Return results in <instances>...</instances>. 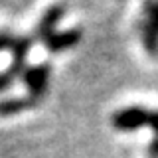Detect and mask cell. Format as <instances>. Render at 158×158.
Segmentation results:
<instances>
[{
    "instance_id": "5",
    "label": "cell",
    "mask_w": 158,
    "mask_h": 158,
    "mask_svg": "<svg viewBox=\"0 0 158 158\" xmlns=\"http://www.w3.org/2000/svg\"><path fill=\"white\" fill-rule=\"evenodd\" d=\"M83 38V30L81 28H71V30H65V32H53L52 36H49L46 42H44V46H46L48 52L52 53H59V52H65V49H71L73 46H77L79 42H81Z\"/></svg>"
},
{
    "instance_id": "8",
    "label": "cell",
    "mask_w": 158,
    "mask_h": 158,
    "mask_svg": "<svg viewBox=\"0 0 158 158\" xmlns=\"http://www.w3.org/2000/svg\"><path fill=\"white\" fill-rule=\"evenodd\" d=\"M14 40H16V38H14L10 32H0V52H2V49H10V48H12Z\"/></svg>"
},
{
    "instance_id": "7",
    "label": "cell",
    "mask_w": 158,
    "mask_h": 158,
    "mask_svg": "<svg viewBox=\"0 0 158 158\" xmlns=\"http://www.w3.org/2000/svg\"><path fill=\"white\" fill-rule=\"evenodd\" d=\"M40 101L32 97H10V99H2L0 101V117H14L20 115L24 111H30L38 105Z\"/></svg>"
},
{
    "instance_id": "4",
    "label": "cell",
    "mask_w": 158,
    "mask_h": 158,
    "mask_svg": "<svg viewBox=\"0 0 158 158\" xmlns=\"http://www.w3.org/2000/svg\"><path fill=\"white\" fill-rule=\"evenodd\" d=\"M34 44H36V38H34V36H18L16 40H14L12 48H10V52H12V63H10V67L6 69V73L10 77L16 79L18 75L24 73V69H26L28 52L32 49Z\"/></svg>"
},
{
    "instance_id": "3",
    "label": "cell",
    "mask_w": 158,
    "mask_h": 158,
    "mask_svg": "<svg viewBox=\"0 0 158 158\" xmlns=\"http://www.w3.org/2000/svg\"><path fill=\"white\" fill-rule=\"evenodd\" d=\"M150 111L152 109H144V107H123L111 117L113 127L123 132L136 131V128L150 123Z\"/></svg>"
},
{
    "instance_id": "1",
    "label": "cell",
    "mask_w": 158,
    "mask_h": 158,
    "mask_svg": "<svg viewBox=\"0 0 158 158\" xmlns=\"http://www.w3.org/2000/svg\"><path fill=\"white\" fill-rule=\"evenodd\" d=\"M140 42L148 56H158V0H146L144 22L140 28Z\"/></svg>"
},
{
    "instance_id": "9",
    "label": "cell",
    "mask_w": 158,
    "mask_h": 158,
    "mask_svg": "<svg viewBox=\"0 0 158 158\" xmlns=\"http://www.w3.org/2000/svg\"><path fill=\"white\" fill-rule=\"evenodd\" d=\"M14 83V77H10L6 71L0 73V91H4V89H8L10 85Z\"/></svg>"
},
{
    "instance_id": "2",
    "label": "cell",
    "mask_w": 158,
    "mask_h": 158,
    "mask_svg": "<svg viewBox=\"0 0 158 158\" xmlns=\"http://www.w3.org/2000/svg\"><path fill=\"white\" fill-rule=\"evenodd\" d=\"M49 73H52L49 63H40V65H32L24 69L22 81L28 89V97L42 101V97L46 95L48 85H49Z\"/></svg>"
},
{
    "instance_id": "6",
    "label": "cell",
    "mask_w": 158,
    "mask_h": 158,
    "mask_svg": "<svg viewBox=\"0 0 158 158\" xmlns=\"http://www.w3.org/2000/svg\"><path fill=\"white\" fill-rule=\"evenodd\" d=\"M65 14V6L63 4H53V6H49L46 12H44L42 20H40L36 32H34V38H36V42H46V40L53 34V26L59 22V18Z\"/></svg>"
}]
</instances>
